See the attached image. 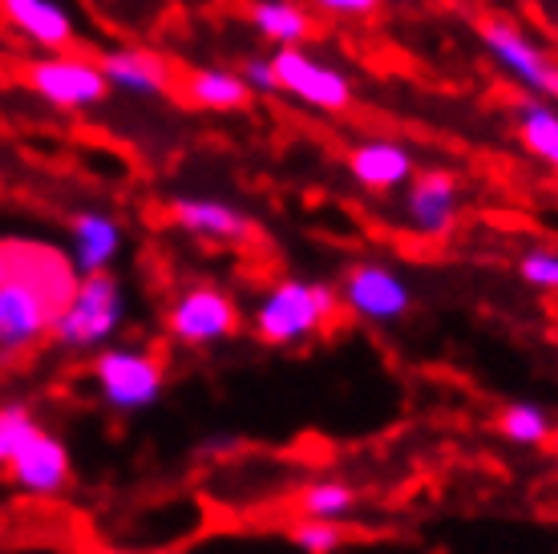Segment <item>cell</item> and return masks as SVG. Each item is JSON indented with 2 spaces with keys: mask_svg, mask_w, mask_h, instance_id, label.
I'll use <instances>...</instances> for the list:
<instances>
[{
  "mask_svg": "<svg viewBox=\"0 0 558 554\" xmlns=\"http://www.w3.org/2000/svg\"><path fill=\"white\" fill-rule=\"evenodd\" d=\"M122 251V227L101 210H82L73 219V267L82 276H101Z\"/></svg>",
  "mask_w": 558,
  "mask_h": 554,
  "instance_id": "16",
  "label": "cell"
},
{
  "mask_svg": "<svg viewBox=\"0 0 558 554\" xmlns=\"http://www.w3.org/2000/svg\"><path fill=\"white\" fill-rule=\"evenodd\" d=\"M271 70H276V89H283L288 97L304 101L312 110H324V113L349 110L352 101L349 73L320 61V57H312L307 49H279L271 57Z\"/></svg>",
  "mask_w": 558,
  "mask_h": 554,
  "instance_id": "5",
  "label": "cell"
},
{
  "mask_svg": "<svg viewBox=\"0 0 558 554\" xmlns=\"http://www.w3.org/2000/svg\"><path fill=\"white\" fill-rule=\"evenodd\" d=\"M292 542L304 554H336L349 542V530L340 527V522H316V518H307V522H300L292 530Z\"/></svg>",
  "mask_w": 558,
  "mask_h": 554,
  "instance_id": "23",
  "label": "cell"
},
{
  "mask_svg": "<svg viewBox=\"0 0 558 554\" xmlns=\"http://www.w3.org/2000/svg\"><path fill=\"white\" fill-rule=\"evenodd\" d=\"M518 138L522 146L546 162L550 170H558V110L546 101H522L518 106Z\"/></svg>",
  "mask_w": 558,
  "mask_h": 554,
  "instance_id": "19",
  "label": "cell"
},
{
  "mask_svg": "<svg viewBox=\"0 0 558 554\" xmlns=\"http://www.w3.org/2000/svg\"><path fill=\"white\" fill-rule=\"evenodd\" d=\"M170 215L186 236L215 239V243H239L252 231V222L243 219L231 203H219V198H174Z\"/></svg>",
  "mask_w": 558,
  "mask_h": 554,
  "instance_id": "15",
  "label": "cell"
},
{
  "mask_svg": "<svg viewBox=\"0 0 558 554\" xmlns=\"http://www.w3.org/2000/svg\"><path fill=\"white\" fill-rule=\"evenodd\" d=\"M498 433L514 445H546L550 433H555V421L538 405L518 401V405H506L502 413H498Z\"/></svg>",
  "mask_w": 558,
  "mask_h": 554,
  "instance_id": "20",
  "label": "cell"
},
{
  "mask_svg": "<svg viewBox=\"0 0 558 554\" xmlns=\"http://www.w3.org/2000/svg\"><path fill=\"white\" fill-rule=\"evenodd\" d=\"M518 276L538 291H558V251L555 248H534L518 260Z\"/></svg>",
  "mask_w": 558,
  "mask_h": 554,
  "instance_id": "24",
  "label": "cell"
},
{
  "mask_svg": "<svg viewBox=\"0 0 558 554\" xmlns=\"http://www.w3.org/2000/svg\"><path fill=\"white\" fill-rule=\"evenodd\" d=\"M300 510L316 522H344L356 510V490L349 482H312L300 494Z\"/></svg>",
  "mask_w": 558,
  "mask_h": 554,
  "instance_id": "21",
  "label": "cell"
},
{
  "mask_svg": "<svg viewBox=\"0 0 558 554\" xmlns=\"http://www.w3.org/2000/svg\"><path fill=\"white\" fill-rule=\"evenodd\" d=\"M461 207V186L458 174L449 170H429L421 179L409 182L405 194V219L413 222V231L425 239H441L453 231Z\"/></svg>",
  "mask_w": 558,
  "mask_h": 554,
  "instance_id": "10",
  "label": "cell"
},
{
  "mask_svg": "<svg viewBox=\"0 0 558 554\" xmlns=\"http://www.w3.org/2000/svg\"><path fill=\"white\" fill-rule=\"evenodd\" d=\"M94 385L113 413H142L162 397L167 373H162V361L146 348L113 345L94 357Z\"/></svg>",
  "mask_w": 558,
  "mask_h": 554,
  "instance_id": "4",
  "label": "cell"
},
{
  "mask_svg": "<svg viewBox=\"0 0 558 554\" xmlns=\"http://www.w3.org/2000/svg\"><path fill=\"white\" fill-rule=\"evenodd\" d=\"M550 97L558 101V73H555V82H550Z\"/></svg>",
  "mask_w": 558,
  "mask_h": 554,
  "instance_id": "28",
  "label": "cell"
},
{
  "mask_svg": "<svg viewBox=\"0 0 558 554\" xmlns=\"http://www.w3.org/2000/svg\"><path fill=\"white\" fill-rule=\"evenodd\" d=\"M170 336L186 348H207L219 345L239 328V308L227 291L198 284V288L182 291L174 308H170Z\"/></svg>",
  "mask_w": 558,
  "mask_h": 554,
  "instance_id": "8",
  "label": "cell"
},
{
  "mask_svg": "<svg viewBox=\"0 0 558 554\" xmlns=\"http://www.w3.org/2000/svg\"><path fill=\"white\" fill-rule=\"evenodd\" d=\"M235 437H215V442L203 445V454H210V458H223V449H235Z\"/></svg>",
  "mask_w": 558,
  "mask_h": 554,
  "instance_id": "27",
  "label": "cell"
},
{
  "mask_svg": "<svg viewBox=\"0 0 558 554\" xmlns=\"http://www.w3.org/2000/svg\"><path fill=\"white\" fill-rule=\"evenodd\" d=\"M28 89L37 97H45L57 110H89L106 97V77H101V65L89 61V57L77 53H53L33 61L25 70Z\"/></svg>",
  "mask_w": 558,
  "mask_h": 554,
  "instance_id": "6",
  "label": "cell"
},
{
  "mask_svg": "<svg viewBox=\"0 0 558 554\" xmlns=\"http://www.w3.org/2000/svg\"><path fill=\"white\" fill-rule=\"evenodd\" d=\"M126 320V296L122 284L101 272V276H82L73 284L65 308L53 320V340L73 352H89V348H110Z\"/></svg>",
  "mask_w": 558,
  "mask_h": 554,
  "instance_id": "2",
  "label": "cell"
},
{
  "mask_svg": "<svg viewBox=\"0 0 558 554\" xmlns=\"http://www.w3.org/2000/svg\"><path fill=\"white\" fill-rule=\"evenodd\" d=\"M41 433H45L41 421H37V413H33L28 405H21V401L0 405V470H9L16 454H21L33 437H41Z\"/></svg>",
  "mask_w": 558,
  "mask_h": 554,
  "instance_id": "22",
  "label": "cell"
},
{
  "mask_svg": "<svg viewBox=\"0 0 558 554\" xmlns=\"http://www.w3.org/2000/svg\"><path fill=\"white\" fill-rule=\"evenodd\" d=\"M0 16L45 49H65L73 41V16L61 0H0Z\"/></svg>",
  "mask_w": 558,
  "mask_h": 554,
  "instance_id": "12",
  "label": "cell"
},
{
  "mask_svg": "<svg viewBox=\"0 0 558 554\" xmlns=\"http://www.w3.org/2000/svg\"><path fill=\"white\" fill-rule=\"evenodd\" d=\"M550 445H555V454H558V430H555V433H550Z\"/></svg>",
  "mask_w": 558,
  "mask_h": 554,
  "instance_id": "29",
  "label": "cell"
},
{
  "mask_svg": "<svg viewBox=\"0 0 558 554\" xmlns=\"http://www.w3.org/2000/svg\"><path fill=\"white\" fill-rule=\"evenodd\" d=\"M186 97L203 110H239L247 106V82L235 70H195L186 77Z\"/></svg>",
  "mask_w": 558,
  "mask_h": 554,
  "instance_id": "18",
  "label": "cell"
},
{
  "mask_svg": "<svg viewBox=\"0 0 558 554\" xmlns=\"http://www.w3.org/2000/svg\"><path fill=\"white\" fill-rule=\"evenodd\" d=\"M0 276H4V248H0Z\"/></svg>",
  "mask_w": 558,
  "mask_h": 554,
  "instance_id": "30",
  "label": "cell"
},
{
  "mask_svg": "<svg viewBox=\"0 0 558 554\" xmlns=\"http://www.w3.org/2000/svg\"><path fill=\"white\" fill-rule=\"evenodd\" d=\"M336 316V291L307 279H283L255 308V333L267 345H300Z\"/></svg>",
  "mask_w": 558,
  "mask_h": 554,
  "instance_id": "3",
  "label": "cell"
},
{
  "mask_svg": "<svg viewBox=\"0 0 558 554\" xmlns=\"http://www.w3.org/2000/svg\"><path fill=\"white\" fill-rule=\"evenodd\" d=\"M477 37L486 45V53L494 57V65L502 73H510L522 89L531 94H550V82H555V61L546 57V49L534 41L526 28H518L514 21H498V16H486L477 25Z\"/></svg>",
  "mask_w": 558,
  "mask_h": 554,
  "instance_id": "7",
  "label": "cell"
},
{
  "mask_svg": "<svg viewBox=\"0 0 558 554\" xmlns=\"http://www.w3.org/2000/svg\"><path fill=\"white\" fill-rule=\"evenodd\" d=\"M73 291V272L37 248H4L0 276V357L28 352L53 333L57 312Z\"/></svg>",
  "mask_w": 558,
  "mask_h": 554,
  "instance_id": "1",
  "label": "cell"
},
{
  "mask_svg": "<svg viewBox=\"0 0 558 554\" xmlns=\"http://www.w3.org/2000/svg\"><path fill=\"white\" fill-rule=\"evenodd\" d=\"M247 16L255 33L279 49H304V41L312 37V13L300 0H255Z\"/></svg>",
  "mask_w": 558,
  "mask_h": 554,
  "instance_id": "17",
  "label": "cell"
},
{
  "mask_svg": "<svg viewBox=\"0 0 558 554\" xmlns=\"http://www.w3.org/2000/svg\"><path fill=\"white\" fill-rule=\"evenodd\" d=\"M349 170L364 191H397V186H405L413 179V154L401 142L373 138L352 146Z\"/></svg>",
  "mask_w": 558,
  "mask_h": 554,
  "instance_id": "13",
  "label": "cell"
},
{
  "mask_svg": "<svg viewBox=\"0 0 558 554\" xmlns=\"http://www.w3.org/2000/svg\"><path fill=\"white\" fill-rule=\"evenodd\" d=\"M101 77L110 89H122V94H138L154 97L170 89V65L150 49H113L98 61Z\"/></svg>",
  "mask_w": 558,
  "mask_h": 554,
  "instance_id": "14",
  "label": "cell"
},
{
  "mask_svg": "<svg viewBox=\"0 0 558 554\" xmlns=\"http://www.w3.org/2000/svg\"><path fill=\"white\" fill-rule=\"evenodd\" d=\"M239 77L247 82V89H259V94L276 89V70H271V57H247V61H243V70H239Z\"/></svg>",
  "mask_w": 558,
  "mask_h": 554,
  "instance_id": "25",
  "label": "cell"
},
{
  "mask_svg": "<svg viewBox=\"0 0 558 554\" xmlns=\"http://www.w3.org/2000/svg\"><path fill=\"white\" fill-rule=\"evenodd\" d=\"M340 300L356 320L368 324H392L413 308V291H409L405 276H397L385 264H356L344 276Z\"/></svg>",
  "mask_w": 558,
  "mask_h": 554,
  "instance_id": "9",
  "label": "cell"
},
{
  "mask_svg": "<svg viewBox=\"0 0 558 554\" xmlns=\"http://www.w3.org/2000/svg\"><path fill=\"white\" fill-rule=\"evenodd\" d=\"M70 473H73L70 449H65V442H57L53 433L33 437L13 458V466H9V478L25 494H33V498H53V494H61L70 485Z\"/></svg>",
  "mask_w": 558,
  "mask_h": 554,
  "instance_id": "11",
  "label": "cell"
},
{
  "mask_svg": "<svg viewBox=\"0 0 558 554\" xmlns=\"http://www.w3.org/2000/svg\"><path fill=\"white\" fill-rule=\"evenodd\" d=\"M307 4L328 16H368L377 9V0H307Z\"/></svg>",
  "mask_w": 558,
  "mask_h": 554,
  "instance_id": "26",
  "label": "cell"
}]
</instances>
